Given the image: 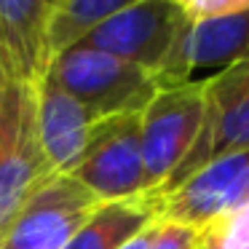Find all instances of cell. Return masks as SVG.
Returning a JSON list of instances; mask_svg holds the SVG:
<instances>
[{
  "mask_svg": "<svg viewBox=\"0 0 249 249\" xmlns=\"http://www.w3.org/2000/svg\"><path fill=\"white\" fill-rule=\"evenodd\" d=\"M35 97H38V129L46 158L54 172L70 174L81 158L89 129L97 118L86 105L59 89L49 75L35 86Z\"/></svg>",
  "mask_w": 249,
  "mask_h": 249,
  "instance_id": "cell-11",
  "label": "cell"
},
{
  "mask_svg": "<svg viewBox=\"0 0 249 249\" xmlns=\"http://www.w3.org/2000/svg\"><path fill=\"white\" fill-rule=\"evenodd\" d=\"M102 204L70 174H51L24 198L0 236V249H65Z\"/></svg>",
  "mask_w": 249,
  "mask_h": 249,
  "instance_id": "cell-7",
  "label": "cell"
},
{
  "mask_svg": "<svg viewBox=\"0 0 249 249\" xmlns=\"http://www.w3.org/2000/svg\"><path fill=\"white\" fill-rule=\"evenodd\" d=\"M196 249H249V204L198 228Z\"/></svg>",
  "mask_w": 249,
  "mask_h": 249,
  "instance_id": "cell-14",
  "label": "cell"
},
{
  "mask_svg": "<svg viewBox=\"0 0 249 249\" xmlns=\"http://www.w3.org/2000/svg\"><path fill=\"white\" fill-rule=\"evenodd\" d=\"M70 177L89 188L102 204L150 193L142 163L140 113L94 121Z\"/></svg>",
  "mask_w": 249,
  "mask_h": 249,
  "instance_id": "cell-3",
  "label": "cell"
},
{
  "mask_svg": "<svg viewBox=\"0 0 249 249\" xmlns=\"http://www.w3.org/2000/svg\"><path fill=\"white\" fill-rule=\"evenodd\" d=\"M49 78L86 105L97 121L121 113H142L158 94V83L150 72L86 46H75L56 56L49 67Z\"/></svg>",
  "mask_w": 249,
  "mask_h": 249,
  "instance_id": "cell-2",
  "label": "cell"
},
{
  "mask_svg": "<svg viewBox=\"0 0 249 249\" xmlns=\"http://www.w3.org/2000/svg\"><path fill=\"white\" fill-rule=\"evenodd\" d=\"M249 59V8L233 17L185 22L163 70L158 72V89L188 83L193 70L201 67H231Z\"/></svg>",
  "mask_w": 249,
  "mask_h": 249,
  "instance_id": "cell-9",
  "label": "cell"
},
{
  "mask_svg": "<svg viewBox=\"0 0 249 249\" xmlns=\"http://www.w3.org/2000/svg\"><path fill=\"white\" fill-rule=\"evenodd\" d=\"M51 174L56 172L40 142L35 86L0 83V236L24 198Z\"/></svg>",
  "mask_w": 249,
  "mask_h": 249,
  "instance_id": "cell-1",
  "label": "cell"
},
{
  "mask_svg": "<svg viewBox=\"0 0 249 249\" xmlns=\"http://www.w3.org/2000/svg\"><path fill=\"white\" fill-rule=\"evenodd\" d=\"M51 0H0V83L38 86L54 62Z\"/></svg>",
  "mask_w": 249,
  "mask_h": 249,
  "instance_id": "cell-10",
  "label": "cell"
},
{
  "mask_svg": "<svg viewBox=\"0 0 249 249\" xmlns=\"http://www.w3.org/2000/svg\"><path fill=\"white\" fill-rule=\"evenodd\" d=\"M161 220V193L134 196V198L105 201L94 214L78 228L65 249H121L142 231Z\"/></svg>",
  "mask_w": 249,
  "mask_h": 249,
  "instance_id": "cell-12",
  "label": "cell"
},
{
  "mask_svg": "<svg viewBox=\"0 0 249 249\" xmlns=\"http://www.w3.org/2000/svg\"><path fill=\"white\" fill-rule=\"evenodd\" d=\"M185 22L188 17L179 0H129L118 14L105 19L81 46L105 51L158 78Z\"/></svg>",
  "mask_w": 249,
  "mask_h": 249,
  "instance_id": "cell-4",
  "label": "cell"
},
{
  "mask_svg": "<svg viewBox=\"0 0 249 249\" xmlns=\"http://www.w3.org/2000/svg\"><path fill=\"white\" fill-rule=\"evenodd\" d=\"M249 150V59L204 81V121L190 153L158 193H166L214 158Z\"/></svg>",
  "mask_w": 249,
  "mask_h": 249,
  "instance_id": "cell-6",
  "label": "cell"
},
{
  "mask_svg": "<svg viewBox=\"0 0 249 249\" xmlns=\"http://www.w3.org/2000/svg\"><path fill=\"white\" fill-rule=\"evenodd\" d=\"M204 121V81L158 89L140 113L147 190H161L190 153Z\"/></svg>",
  "mask_w": 249,
  "mask_h": 249,
  "instance_id": "cell-5",
  "label": "cell"
},
{
  "mask_svg": "<svg viewBox=\"0 0 249 249\" xmlns=\"http://www.w3.org/2000/svg\"><path fill=\"white\" fill-rule=\"evenodd\" d=\"M129 0H51L49 43L54 59L81 46L105 19L118 14Z\"/></svg>",
  "mask_w": 249,
  "mask_h": 249,
  "instance_id": "cell-13",
  "label": "cell"
},
{
  "mask_svg": "<svg viewBox=\"0 0 249 249\" xmlns=\"http://www.w3.org/2000/svg\"><path fill=\"white\" fill-rule=\"evenodd\" d=\"M179 3L190 22L233 17V14H241L249 8V0H179Z\"/></svg>",
  "mask_w": 249,
  "mask_h": 249,
  "instance_id": "cell-15",
  "label": "cell"
},
{
  "mask_svg": "<svg viewBox=\"0 0 249 249\" xmlns=\"http://www.w3.org/2000/svg\"><path fill=\"white\" fill-rule=\"evenodd\" d=\"M244 204H249V150L214 158L161 193V220L198 231Z\"/></svg>",
  "mask_w": 249,
  "mask_h": 249,
  "instance_id": "cell-8",
  "label": "cell"
},
{
  "mask_svg": "<svg viewBox=\"0 0 249 249\" xmlns=\"http://www.w3.org/2000/svg\"><path fill=\"white\" fill-rule=\"evenodd\" d=\"M196 238H198L196 228H185V225L158 220L156 238H153L150 249H196Z\"/></svg>",
  "mask_w": 249,
  "mask_h": 249,
  "instance_id": "cell-16",
  "label": "cell"
},
{
  "mask_svg": "<svg viewBox=\"0 0 249 249\" xmlns=\"http://www.w3.org/2000/svg\"><path fill=\"white\" fill-rule=\"evenodd\" d=\"M158 225V222H156ZM156 225H150L147 231H142L137 238H131L126 247H121V249H150V244H153V238H156Z\"/></svg>",
  "mask_w": 249,
  "mask_h": 249,
  "instance_id": "cell-17",
  "label": "cell"
}]
</instances>
